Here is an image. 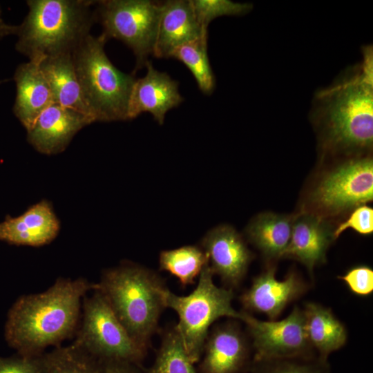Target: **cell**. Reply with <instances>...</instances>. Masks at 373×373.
<instances>
[{"mask_svg":"<svg viewBox=\"0 0 373 373\" xmlns=\"http://www.w3.org/2000/svg\"><path fill=\"white\" fill-rule=\"evenodd\" d=\"M372 48L331 86L318 91L310 119L322 155L341 157L370 154L373 144Z\"/></svg>","mask_w":373,"mask_h":373,"instance_id":"cell-1","label":"cell"},{"mask_svg":"<svg viewBox=\"0 0 373 373\" xmlns=\"http://www.w3.org/2000/svg\"><path fill=\"white\" fill-rule=\"evenodd\" d=\"M86 279L59 278L47 290L20 296L8 314L5 338L23 356H37L75 335L84 297L95 288Z\"/></svg>","mask_w":373,"mask_h":373,"instance_id":"cell-2","label":"cell"},{"mask_svg":"<svg viewBox=\"0 0 373 373\" xmlns=\"http://www.w3.org/2000/svg\"><path fill=\"white\" fill-rule=\"evenodd\" d=\"M95 3L85 0H29L28 12L19 26L16 50L39 63L43 59L72 54L90 34L96 19Z\"/></svg>","mask_w":373,"mask_h":373,"instance_id":"cell-3","label":"cell"},{"mask_svg":"<svg viewBox=\"0 0 373 373\" xmlns=\"http://www.w3.org/2000/svg\"><path fill=\"white\" fill-rule=\"evenodd\" d=\"M95 288L133 340L145 351L157 329L165 309L167 288L153 271L133 263H124L104 271Z\"/></svg>","mask_w":373,"mask_h":373,"instance_id":"cell-4","label":"cell"},{"mask_svg":"<svg viewBox=\"0 0 373 373\" xmlns=\"http://www.w3.org/2000/svg\"><path fill=\"white\" fill-rule=\"evenodd\" d=\"M107 41L102 34H89L72 53L84 101L95 122L128 119V103L136 80L109 60L104 51Z\"/></svg>","mask_w":373,"mask_h":373,"instance_id":"cell-5","label":"cell"},{"mask_svg":"<svg viewBox=\"0 0 373 373\" xmlns=\"http://www.w3.org/2000/svg\"><path fill=\"white\" fill-rule=\"evenodd\" d=\"M213 276L208 263L191 294L178 296L168 288L164 293L165 307L177 313L179 320L175 327L184 350L194 364L200 361L211 325L222 317L240 320L241 316V312L232 306L233 289L216 285Z\"/></svg>","mask_w":373,"mask_h":373,"instance_id":"cell-6","label":"cell"},{"mask_svg":"<svg viewBox=\"0 0 373 373\" xmlns=\"http://www.w3.org/2000/svg\"><path fill=\"white\" fill-rule=\"evenodd\" d=\"M372 198L373 160L370 154L341 157L310 186L300 212L328 219L352 211Z\"/></svg>","mask_w":373,"mask_h":373,"instance_id":"cell-7","label":"cell"},{"mask_svg":"<svg viewBox=\"0 0 373 373\" xmlns=\"http://www.w3.org/2000/svg\"><path fill=\"white\" fill-rule=\"evenodd\" d=\"M92 291L83 298L82 321L73 343L103 363L141 365L146 351L130 336L95 284Z\"/></svg>","mask_w":373,"mask_h":373,"instance_id":"cell-8","label":"cell"},{"mask_svg":"<svg viewBox=\"0 0 373 373\" xmlns=\"http://www.w3.org/2000/svg\"><path fill=\"white\" fill-rule=\"evenodd\" d=\"M96 19L107 40L117 39L133 51L138 67L153 54L162 11V3L149 0L95 1Z\"/></svg>","mask_w":373,"mask_h":373,"instance_id":"cell-9","label":"cell"},{"mask_svg":"<svg viewBox=\"0 0 373 373\" xmlns=\"http://www.w3.org/2000/svg\"><path fill=\"white\" fill-rule=\"evenodd\" d=\"M251 340L253 360L318 356L306 334L303 310L296 306L280 321H260L242 311Z\"/></svg>","mask_w":373,"mask_h":373,"instance_id":"cell-10","label":"cell"},{"mask_svg":"<svg viewBox=\"0 0 373 373\" xmlns=\"http://www.w3.org/2000/svg\"><path fill=\"white\" fill-rule=\"evenodd\" d=\"M201 248L213 275H218L227 288L238 287L254 255L236 229L229 225L212 229L202 238Z\"/></svg>","mask_w":373,"mask_h":373,"instance_id":"cell-11","label":"cell"},{"mask_svg":"<svg viewBox=\"0 0 373 373\" xmlns=\"http://www.w3.org/2000/svg\"><path fill=\"white\" fill-rule=\"evenodd\" d=\"M251 343L233 321L213 327L206 339L199 373H242L249 370Z\"/></svg>","mask_w":373,"mask_h":373,"instance_id":"cell-12","label":"cell"},{"mask_svg":"<svg viewBox=\"0 0 373 373\" xmlns=\"http://www.w3.org/2000/svg\"><path fill=\"white\" fill-rule=\"evenodd\" d=\"M275 272L276 267L271 265L254 278L250 287L240 297L245 312L261 313L274 320L289 303L307 291V284L295 271L281 280L276 278Z\"/></svg>","mask_w":373,"mask_h":373,"instance_id":"cell-13","label":"cell"},{"mask_svg":"<svg viewBox=\"0 0 373 373\" xmlns=\"http://www.w3.org/2000/svg\"><path fill=\"white\" fill-rule=\"evenodd\" d=\"M93 122L94 119L88 115L52 104L26 131L27 140L41 153L57 154L66 149L78 131Z\"/></svg>","mask_w":373,"mask_h":373,"instance_id":"cell-14","label":"cell"},{"mask_svg":"<svg viewBox=\"0 0 373 373\" xmlns=\"http://www.w3.org/2000/svg\"><path fill=\"white\" fill-rule=\"evenodd\" d=\"M145 66L146 74L135 80L131 91L128 119H134L141 113L148 112L162 124L166 113L179 106L183 98L176 81L168 74L154 68L151 61H148Z\"/></svg>","mask_w":373,"mask_h":373,"instance_id":"cell-15","label":"cell"},{"mask_svg":"<svg viewBox=\"0 0 373 373\" xmlns=\"http://www.w3.org/2000/svg\"><path fill=\"white\" fill-rule=\"evenodd\" d=\"M334 229L327 219L300 212L294 216L290 240L283 258L300 262L312 273L316 266L325 262L327 251L335 240Z\"/></svg>","mask_w":373,"mask_h":373,"instance_id":"cell-16","label":"cell"},{"mask_svg":"<svg viewBox=\"0 0 373 373\" xmlns=\"http://www.w3.org/2000/svg\"><path fill=\"white\" fill-rule=\"evenodd\" d=\"M59 231V222L51 204L42 200L22 215L7 216L0 223V240L10 245L39 247L52 241Z\"/></svg>","mask_w":373,"mask_h":373,"instance_id":"cell-17","label":"cell"},{"mask_svg":"<svg viewBox=\"0 0 373 373\" xmlns=\"http://www.w3.org/2000/svg\"><path fill=\"white\" fill-rule=\"evenodd\" d=\"M204 35L207 32L198 23L189 1H166L162 3L153 55L170 57L177 48Z\"/></svg>","mask_w":373,"mask_h":373,"instance_id":"cell-18","label":"cell"},{"mask_svg":"<svg viewBox=\"0 0 373 373\" xmlns=\"http://www.w3.org/2000/svg\"><path fill=\"white\" fill-rule=\"evenodd\" d=\"M13 78L17 87L13 113L28 131L40 113L54 104L52 95L38 62L19 65Z\"/></svg>","mask_w":373,"mask_h":373,"instance_id":"cell-19","label":"cell"},{"mask_svg":"<svg viewBox=\"0 0 373 373\" xmlns=\"http://www.w3.org/2000/svg\"><path fill=\"white\" fill-rule=\"evenodd\" d=\"M39 66L50 87L54 104L92 117L84 101L72 54L44 58Z\"/></svg>","mask_w":373,"mask_h":373,"instance_id":"cell-20","label":"cell"},{"mask_svg":"<svg viewBox=\"0 0 373 373\" xmlns=\"http://www.w3.org/2000/svg\"><path fill=\"white\" fill-rule=\"evenodd\" d=\"M294 216L265 212L249 223L245 230L247 238L267 261L271 262L283 258L290 240Z\"/></svg>","mask_w":373,"mask_h":373,"instance_id":"cell-21","label":"cell"},{"mask_svg":"<svg viewBox=\"0 0 373 373\" xmlns=\"http://www.w3.org/2000/svg\"><path fill=\"white\" fill-rule=\"evenodd\" d=\"M307 338L316 354L323 358L341 348L347 341L345 325L331 309L319 303L308 302L303 309Z\"/></svg>","mask_w":373,"mask_h":373,"instance_id":"cell-22","label":"cell"},{"mask_svg":"<svg viewBox=\"0 0 373 373\" xmlns=\"http://www.w3.org/2000/svg\"><path fill=\"white\" fill-rule=\"evenodd\" d=\"M159 263L161 270L176 277L184 287L195 283L209 261L201 247L188 245L162 251Z\"/></svg>","mask_w":373,"mask_h":373,"instance_id":"cell-23","label":"cell"},{"mask_svg":"<svg viewBox=\"0 0 373 373\" xmlns=\"http://www.w3.org/2000/svg\"><path fill=\"white\" fill-rule=\"evenodd\" d=\"M44 373H105L104 364L73 343L45 353Z\"/></svg>","mask_w":373,"mask_h":373,"instance_id":"cell-24","label":"cell"},{"mask_svg":"<svg viewBox=\"0 0 373 373\" xmlns=\"http://www.w3.org/2000/svg\"><path fill=\"white\" fill-rule=\"evenodd\" d=\"M145 373H198L184 350L175 325L163 333L155 359Z\"/></svg>","mask_w":373,"mask_h":373,"instance_id":"cell-25","label":"cell"},{"mask_svg":"<svg viewBox=\"0 0 373 373\" xmlns=\"http://www.w3.org/2000/svg\"><path fill=\"white\" fill-rule=\"evenodd\" d=\"M207 35L180 46L170 57L182 62L194 76L200 90L206 95L213 93L215 77L207 55Z\"/></svg>","mask_w":373,"mask_h":373,"instance_id":"cell-26","label":"cell"},{"mask_svg":"<svg viewBox=\"0 0 373 373\" xmlns=\"http://www.w3.org/2000/svg\"><path fill=\"white\" fill-rule=\"evenodd\" d=\"M251 373H330L327 359L318 356L253 360Z\"/></svg>","mask_w":373,"mask_h":373,"instance_id":"cell-27","label":"cell"},{"mask_svg":"<svg viewBox=\"0 0 373 373\" xmlns=\"http://www.w3.org/2000/svg\"><path fill=\"white\" fill-rule=\"evenodd\" d=\"M194 15L203 31L207 32L209 23L214 19L226 15H242L252 9L247 3L228 0H189Z\"/></svg>","mask_w":373,"mask_h":373,"instance_id":"cell-28","label":"cell"},{"mask_svg":"<svg viewBox=\"0 0 373 373\" xmlns=\"http://www.w3.org/2000/svg\"><path fill=\"white\" fill-rule=\"evenodd\" d=\"M45 352L37 356L17 354L0 357V373H44Z\"/></svg>","mask_w":373,"mask_h":373,"instance_id":"cell-29","label":"cell"},{"mask_svg":"<svg viewBox=\"0 0 373 373\" xmlns=\"http://www.w3.org/2000/svg\"><path fill=\"white\" fill-rule=\"evenodd\" d=\"M338 278L356 295L365 296L373 291V270L367 266L354 267Z\"/></svg>","mask_w":373,"mask_h":373,"instance_id":"cell-30","label":"cell"},{"mask_svg":"<svg viewBox=\"0 0 373 373\" xmlns=\"http://www.w3.org/2000/svg\"><path fill=\"white\" fill-rule=\"evenodd\" d=\"M347 228L367 235L373 231V209L366 205H361L352 211L348 218L340 223L334 231L335 240Z\"/></svg>","mask_w":373,"mask_h":373,"instance_id":"cell-31","label":"cell"},{"mask_svg":"<svg viewBox=\"0 0 373 373\" xmlns=\"http://www.w3.org/2000/svg\"><path fill=\"white\" fill-rule=\"evenodd\" d=\"M105 373H145L141 365L120 361L104 363Z\"/></svg>","mask_w":373,"mask_h":373,"instance_id":"cell-32","label":"cell"},{"mask_svg":"<svg viewBox=\"0 0 373 373\" xmlns=\"http://www.w3.org/2000/svg\"><path fill=\"white\" fill-rule=\"evenodd\" d=\"M19 31V26H13L6 23L1 17L0 12V39L11 35H17Z\"/></svg>","mask_w":373,"mask_h":373,"instance_id":"cell-33","label":"cell"},{"mask_svg":"<svg viewBox=\"0 0 373 373\" xmlns=\"http://www.w3.org/2000/svg\"><path fill=\"white\" fill-rule=\"evenodd\" d=\"M0 82H1V81H0Z\"/></svg>","mask_w":373,"mask_h":373,"instance_id":"cell-34","label":"cell"}]
</instances>
